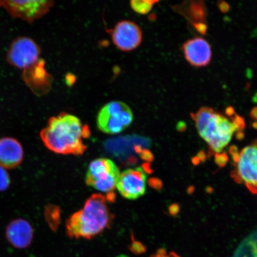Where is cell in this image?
<instances>
[{
	"mask_svg": "<svg viewBox=\"0 0 257 257\" xmlns=\"http://www.w3.org/2000/svg\"><path fill=\"white\" fill-rule=\"evenodd\" d=\"M89 135V128L83 126L78 117L62 112L50 118L47 127L41 131L40 137L45 146L51 152L80 156L86 150L82 138Z\"/></svg>",
	"mask_w": 257,
	"mask_h": 257,
	"instance_id": "cell-1",
	"label": "cell"
},
{
	"mask_svg": "<svg viewBox=\"0 0 257 257\" xmlns=\"http://www.w3.org/2000/svg\"><path fill=\"white\" fill-rule=\"evenodd\" d=\"M107 200L101 194L90 197L83 208L66 221L67 235L72 239H91L110 228L114 217Z\"/></svg>",
	"mask_w": 257,
	"mask_h": 257,
	"instance_id": "cell-2",
	"label": "cell"
},
{
	"mask_svg": "<svg viewBox=\"0 0 257 257\" xmlns=\"http://www.w3.org/2000/svg\"><path fill=\"white\" fill-rule=\"evenodd\" d=\"M191 115L199 134L209 145V156H213L214 153H220L236 131L232 122L208 107H202L197 113Z\"/></svg>",
	"mask_w": 257,
	"mask_h": 257,
	"instance_id": "cell-3",
	"label": "cell"
},
{
	"mask_svg": "<svg viewBox=\"0 0 257 257\" xmlns=\"http://www.w3.org/2000/svg\"><path fill=\"white\" fill-rule=\"evenodd\" d=\"M133 120V112L126 104L119 101H112L99 110L96 124L102 133L117 134L130 126Z\"/></svg>",
	"mask_w": 257,
	"mask_h": 257,
	"instance_id": "cell-4",
	"label": "cell"
},
{
	"mask_svg": "<svg viewBox=\"0 0 257 257\" xmlns=\"http://www.w3.org/2000/svg\"><path fill=\"white\" fill-rule=\"evenodd\" d=\"M120 175L119 169L112 160L97 159L89 164L85 182L96 190L110 194L116 188Z\"/></svg>",
	"mask_w": 257,
	"mask_h": 257,
	"instance_id": "cell-5",
	"label": "cell"
},
{
	"mask_svg": "<svg viewBox=\"0 0 257 257\" xmlns=\"http://www.w3.org/2000/svg\"><path fill=\"white\" fill-rule=\"evenodd\" d=\"M54 0H0V6L13 17L33 22L46 15Z\"/></svg>",
	"mask_w": 257,
	"mask_h": 257,
	"instance_id": "cell-6",
	"label": "cell"
},
{
	"mask_svg": "<svg viewBox=\"0 0 257 257\" xmlns=\"http://www.w3.org/2000/svg\"><path fill=\"white\" fill-rule=\"evenodd\" d=\"M41 52L40 47L31 38H18L10 47L7 61L11 66L25 70L39 62Z\"/></svg>",
	"mask_w": 257,
	"mask_h": 257,
	"instance_id": "cell-7",
	"label": "cell"
},
{
	"mask_svg": "<svg viewBox=\"0 0 257 257\" xmlns=\"http://www.w3.org/2000/svg\"><path fill=\"white\" fill-rule=\"evenodd\" d=\"M231 177L238 184L244 183L252 194H257V143L241 151L237 168Z\"/></svg>",
	"mask_w": 257,
	"mask_h": 257,
	"instance_id": "cell-8",
	"label": "cell"
},
{
	"mask_svg": "<svg viewBox=\"0 0 257 257\" xmlns=\"http://www.w3.org/2000/svg\"><path fill=\"white\" fill-rule=\"evenodd\" d=\"M147 175L143 168H131L120 173L116 188L122 197L135 200L142 197L146 191Z\"/></svg>",
	"mask_w": 257,
	"mask_h": 257,
	"instance_id": "cell-9",
	"label": "cell"
},
{
	"mask_svg": "<svg viewBox=\"0 0 257 257\" xmlns=\"http://www.w3.org/2000/svg\"><path fill=\"white\" fill-rule=\"evenodd\" d=\"M111 35L114 46L124 52L136 50L143 41V32L139 26L130 21L118 22Z\"/></svg>",
	"mask_w": 257,
	"mask_h": 257,
	"instance_id": "cell-10",
	"label": "cell"
},
{
	"mask_svg": "<svg viewBox=\"0 0 257 257\" xmlns=\"http://www.w3.org/2000/svg\"><path fill=\"white\" fill-rule=\"evenodd\" d=\"M182 50L186 60L192 66L205 67L211 62V48L204 38L197 37L188 40L183 44Z\"/></svg>",
	"mask_w": 257,
	"mask_h": 257,
	"instance_id": "cell-11",
	"label": "cell"
},
{
	"mask_svg": "<svg viewBox=\"0 0 257 257\" xmlns=\"http://www.w3.org/2000/svg\"><path fill=\"white\" fill-rule=\"evenodd\" d=\"M6 236L9 242L15 248H26L33 240V228L27 220L16 219L10 223L6 228Z\"/></svg>",
	"mask_w": 257,
	"mask_h": 257,
	"instance_id": "cell-12",
	"label": "cell"
},
{
	"mask_svg": "<svg viewBox=\"0 0 257 257\" xmlns=\"http://www.w3.org/2000/svg\"><path fill=\"white\" fill-rule=\"evenodd\" d=\"M22 145L15 138L6 137L0 139V166L12 169L21 165L24 159Z\"/></svg>",
	"mask_w": 257,
	"mask_h": 257,
	"instance_id": "cell-13",
	"label": "cell"
},
{
	"mask_svg": "<svg viewBox=\"0 0 257 257\" xmlns=\"http://www.w3.org/2000/svg\"><path fill=\"white\" fill-rule=\"evenodd\" d=\"M24 76L25 82L35 94H46L50 88L51 77L44 69L43 60H40L34 66L24 70Z\"/></svg>",
	"mask_w": 257,
	"mask_h": 257,
	"instance_id": "cell-14",
	"label": "cell"
},
{
	"mask_svg": "<svg viewBox=\"0 0 257 257\" xmlns=\"http://www.w3.org/2000/svg\"><path fill=\"white\" fill-rule=\"evenodd\" d=\"M186 16L191 24L203 22L205 23L207 11L204 0H191L186 10Z\"/></svg>",
	"mask_w": 257,
	"mask_h": 257,
	"instance_id": "cell-15",
	"label": "cell"
},
{
	"mask_svg": "<svg viewBox=\"0 0 257 257\" xmlns=\"http://www.w3.org/2000/svg\"><path fill=\"white\" fill-rule=\"evenodd\" d=\"M130 4L133 11L140 15L149 14L153 7L150 0H131Z\"/></svg>",
	"mask_w": 257,
	"mask_h": 257,
	"instance_id": "cell-16",
	"label": "cell"
},
{
	"mask_svg": "<svg viewBox=\"0 0 257 257\" xmlns=\"http://www.w3.org/2000/svg\"><path fill=\"white\" fill-rule=\"evenodd\" d=\"M11 184V178L6 169L0 166V191H6Z\"/></svg>",
	"mask_w": 257,
	"mask_h": 257,
	"instance_id": "cell-17",
	"label": "cell"
},
{
	"mask_svg": "<svg viewBox=\"0 0 257 257\" xmlns=\"http://www.w3.org/2000/svg\"><path fill=\"white\" fill-rule=\"evenodd\" d=\"M46 216L48 222H50L51 219H53V223H56V224L59 222L60 220V210L57 207L51 205L48 206L46 209Z\"/></svg>",
	"mask_w": 257,
	"mask_h": 257,
	"instance_id": "cell-18",
	"label": "cell"
},
{
	"mask_svg": "<svg viewBox=\"0 0 257 257\" xmlns=\"http://www.w3.org/2000/svg\"><path fill=\"white\" fill-rule=\"evenodd\" d=\"M150 257H182L175 251H169L165 248H159Z\"/></svg>",
	"mask_w": 257,
	"mask_h": 257,
	"instance_id": "cell-19",
	"label": "cell"
},
{
	"mask_svg": "<svg viewBox=\"0 0 257 257\" xmlns=\"http://www.w3.org/2000/svg\"><path fill=\"white\" fill-rule=\"evenodd\" d=\"M232 124L235 131L237 132L242 131L245 127V120L243 118L237 114H234L232 120Z\"/></svg>",
	"mask_w": 257,
	"mask_h": 257,
	"instance_id": "cell-20",
	"label": "cell"
},
{
	"mask_svg": "<svg viewBox=\"0 0 257 257\" xmlns=\"http://www.w3.org/2000/svg\"><path fill=\"white\" fill-rule=\"evenodd\" d=\"M214 161L218 167L223 168L229 161V157L226 153H217L215 155Z\"/></svg>",
	"mask_w": 257,
	"mask_h": 257,
	"instance_id": "cell-21",
	"label": "cell"
},
{
	"mask_svg": "<svg viewBox=\"0 0 257 257\" xmlns=\"http://www.w3.org/2000/svg\"><path fill=\"white\" fill-rule=\"evenodd\" d=\"M130 248L132 251L137 253L138 254H140V253H143L146 250V248H145L143 244L136 240L133 241Z\"/></svg>",
	"mask_w": 257,
	"mask_h": 257,
	"instance_id": "cell-22",
	"label": "cell"
},
{
	"mask_svg": "<svg viewBox=\"0 0 257 257\" xmlns=\"http://www.w3.org/2000/svg\"><path fill=\"white\" fill-rule=\"evenodd\" d=\"M192 25L195 28V30L197 31L199 34L202 35L206 34L208 30V26L206 23L199 22V23H196Z\"/></svg>",
	"mask_w": 257,
	"mask_h": 257,
	"instance_id": "cell-23",
	"label": "cell"
},
{
	"mask_svg": "<svg viewBox=\"0 0 257 257\" xmlns=\"http://www.w3.org/2000/svg\"><path fill=\"white\" fill-rule=\"evenodd\" d=\"M217 6L220 11L223 13V14H226V13L229 11L230 6L226 2H225L224 0H218Z\"/></svg>",
	"mask_w": 257,
	"mask_h": 257,
	"instance_id": "cell-24",
	"label": "cell"
},
{
	"mask_svg": "<svg viewBox=\"0 0 257 257\" xmlns=\"http://www.w3.org/2000/svg\"><path fill=\"white\" fill-rule=\"evenodd\" d=\"M150 185L152 186L153 188L158 190H160L162 188V182L160 180L157 178H152L150 180Z\"/></svg>",
	"mask_w": 257,
	"mask_h": 257,
	"instance_id": "cell-25",
	"label": "cell"
},
{
	"mask_svg": "<svg viewBox=\"0 0 257 257\" xmlns=\"http://www.w3.org/2000/svg\"><path fill=\"white\" fill-rule=\"evenodd\" d=\"M141 157L148 162H152L154 157L153 154L148 150H144L141 153Z\"/></svg>",
	"mask_w": 257,
	"mask_h": 257,
	"instance_id": "cell-26",
	"label": "cell"
},
{
	"mask_svg": "<svg viewBox=\"0 0 257 257\" xmlns=\"http://www.w3.org/2000/svg\"><path fill=\"white\" fill-rule=\"evenodd\" d=\"M179 206L177 204H173L170 205L169 207V212L170 214L174 216V215L178 214L179 211Z\"/></svg>",
	"mask_w": 257,
	"mask_h": 257,
	"instance_id": "cell-27",
	"label": "cell"
},
{
	"mask_svg": "<svg viewBox=\"0 0 257 257\" xmlns=\"http://www.w3.org/2000/svg\"><path fill=\"white\" fill-rule=\"evenodd\" d=\"M176 128L180 133L185 131L186 130V124L185 122L183 121H179L178 124H177Z\"/></svg>",
	"mask_w": 257,
	"mask_h": 257,
	"instance_id": "cell-28",
	"label": "cell"
},
{
	"mask_svg": "<svg viewBox=\"0 0 257 257\" xmlns=\"http://www.w3.org/2000/svg\"><path fill=\"white\" fill-rule=\"evenodd\" d=\"M197 157L200 162H205V160H206V155H205V153L203 151H201V152H199Z\"/></svg>",
	"mask_w": 257,
	"mask_h": 257,
	"instance_id": "cell-29",
	"label": "cell"
},
{
	"mask_svg": "<svg viewBox=\"0 0 257 257\" xmlns=\"http://www.w3.org/2000/svg\"><path fill=\"white\" fill-rule=\"evenodd\" d=\"M229 153L230 154V156H232L234 155V154L238 153V149L235 146H230L229 149Z\"/></svg>",
	"mask_w": 257,
	"mask_h": 257,
	"instance_id": "cell-30",
	"label": "cell"
},
{
	"mask_svg": "<svg viewBox=\"0 0 257 257\" xmlns=\"http://www.w3.org/2000/svg\"><path fill=\"white\" fill-rule=\"evenodd\" d=\"M250 116L253 120H257V107L253 108L250 112Z\"/></svg>",
	"mask_w": 257,
	"mask_h": 257,
	"instance_id": "cell-31",
	"label": "cell"
},
{
	"mask_svg": "<svg viewBox=\"0 0 257 257\" xmlns=\"http://www.w3.org/2000/svg\"><path fill=\"white\" fill-rule=\"evenodd\" d=\"M234 110L233 107L232 106H229L226 109V114L229 116H232V115H234Z\"/></svg>",
	"mask_w": 257,
	"mask_h": 257,
	"instance_id": "cell-32",
	"label": "cell"
},
{
	"mask_svg": "<svg viewBox=\"0 0 257 257\" xmlns=\"http://www.w3.org/2000/svg\"><path fill=\"white\" fill-rule=\"evenodd\" d=\"M244 137H245V134L243 133L242 131L237 132L236 135V138L237 140H242L243 139Z\"/></svg>",
	"mask_w": 257,
	"mask_h": 257,
	"instance_id": "cell-33",
	"label": "cell"
},
{
	"mask_svg": "<svg viewBox=\"0 0 257 257\" xmlns=\"http://www.w3.org/2000/svg\"><path fill=\"white\" fill-rule=\"evenodd\" d=\"M192 162L195 166L198 165V164L200 163V160H199L197 157H195L194 158L192 159Z\"/></svg>",
	"mask_w": 257,
	"mask_h": 257,
	"instance_id": "cell-34",
	"label": "cell"
},
{
	"mask_svg": "<svg viewBox=\"0 0 257 257\" xmlns=\"http://www.w3.org/2000/svg\"><path fill=\"white\" fill-rule=\"evenodd\" d=\"M194 190L195 188L194 186H190V187H189V189H188V192L189 193V194H191L194 191Z\"/></svg>",
	"mask_w": 257,
	"mask_h": 257,
	"instance_id": "cell-35",
	"label": "cell"
},
{
	"mask_svg": "<svg viewBox=\"0 0 257 257\" xmlns=\"http://www.w3.org/2000/svg\"><path fill=\"white\" fill-rule=\"evenodd\" d=\"M150 1L152 2L153 5H154L156 4V3H158L160 1V0H150Z\"/></svg>",
	"mask_w": 257,
	"mask_h": 257,
	"instance_id": "cell-36",
	"label": "cell"
},
{
	"mask_svg": "<svg viewBox=\"0 0 257 257\" xmlns=\"http://www.w3.org/2000/svg\"><path fill=\"white\" fill-rule=\"evenodd\" d=\"M252 127L257 130V121L253 122V123H252Z\"/></svg>",
	"mask_w": 257,
	"mask_h": 257,
	"instance_id": "cell-37",
	"label": "cell"
},
{
	"mask_svg": "<svg viewBox=\"0 0 257 257\" xmlns=\"http://www.w3.org/2000/svg\"><path fill=\"white\" fill-rule=\"evenodd\" d=\"M253 101L256 102V103H257V93L255 95L254 97H253Z\"/></svg>",
	"mask_w": 257,
	"mask_h": 257,
	"instance_id": "cell-38",
	"label": "cell"
}]
</instances>
